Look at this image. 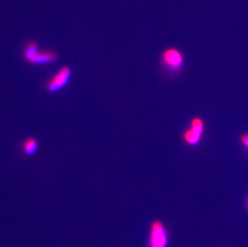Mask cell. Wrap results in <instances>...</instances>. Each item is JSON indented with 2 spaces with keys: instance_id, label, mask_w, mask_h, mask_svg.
<instances>
[{
  "instance_id": "6da1fadb",
  "label": "cell",
  "mask_w": 248,
  "mask_h": 247,
  "mask_svg": "<svg viewBox=\"0 0 248 247\" xmlns=\"http://www.w3.org/2000/svg\"><path fill=\"white\" fill-rule=\"evenodd\" d=\"M72 71L68 66H63L54 77L47 82L46 89L50 93H54L65 88L70 82Z\"/></svg>"
},
{
  "instance_id": "7a4b0ae2",
  "label": "cell",
  "mask_w": 248,
  "mask_h": 247,
  "mask_svg": "<svg viewBox=\"0 0 248 247\" xmlns=\"http://www.w3.org/2000/svg\"><path fill=\"white\" fill-rule=\"evenodd\" d=\"M167 239L164 225L160 221L153 222L150 229V247H166Z\"/></svg>"
},
{
  "instance_id": "3957f363",
  "label": "cell",
  "mask_w": 248,
  "mask_h": 247,
  "mask_svg": "<svg viewBox=\"0 0 248 247\" xmlns=\"http://www.w3.org/2000/svg\"><path fill=\"white\" fill-rule=\"evenodd\" d=\"M203 132V122L199 118L193 120L189 130L185 133L184 139L188 144L195 145L199 142Z\"/></svg>"
},
{
  "instance_id": "277c9868",
  "label": "cell",
  "mask_w": 248,
  "mask_h": 247,
  "mask_svg": "<svg viewBox=\"0 0 248 247\" xmlns=\"http://www.w3.org/2000/svg\"><path fill=\"white\" fill-rule=\"evenodd\" d=\"M162 60L166 65L173 69H178L183 63L182 54L175 48H168L166 50L162 55Z\"/></svg>"
},
{
  "instance_id": "5b68a950",
  "label": "cell",
  "mask_w": 248,
  "mask_h": 247,
  "mask_svg": "<svg viewBox=\"0 0 248 247\" xmlns=\"http://www.w3.org/2000/svg\"><path fill=\"white\" fill-rule=\"evenodd\" d=\"M58 56L54 51H39L37 55L31 61V64L33 65H45L54 63L57 61Z\"/></svg>"
},
{
  "instance_id": "8992f818",
  "label": "cell",
  "mask_w": 248,
  "mask_h": 247,
  "mask_svg": "<svg viewBox=\"0 0 248 247\" xmlns=\"http://www.w3.org/2000/svg\"><path fill=\"white\" fill-rule=\"evenodd\" d=\"M40 51L39 50V46H38L37 43L35 41H31L28 42L25 47H24V57L28 63H30L31 61L37 55L38 52Z\"/></svg>"
},
{
  "instance_id": "52a82bcc",
  "label": "cell",
  "mask_w": 248,
  "mask_h": 247,
  "mask_svg": "<svg viewBox=\"0 0 248 247\" xmlns=\"http://www.w3.org/2000/svg\"><path fill=\"white\" fill-rule=\"evenodd\" d=\"M38 148L39 145L37 140L32 138H28L26 140H24L22 146L24 154L28 156H33L37 152Z\"/></svg>"
},
{
  "instance_id": "ba28073f",
  "label": "cell",
  "mask_w": 248,
  "mask_h": 247,
  "mask_svg": "<svg viewBox=\"0 0 248 247\" xmlns=\"http://www.w3.org/2000/svg\"><path fill=\"white\" fill-rule=\"evenodd\" d=\"M242 141L244 143V145L248 148V135H244L242 137Z\"/></svg>"
}]
</instances>
